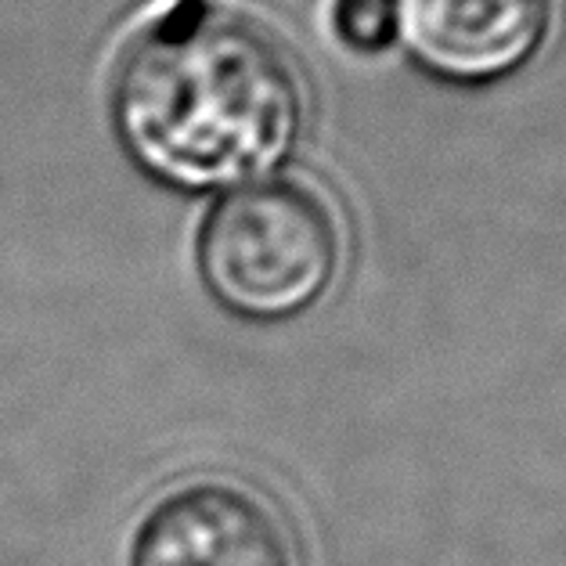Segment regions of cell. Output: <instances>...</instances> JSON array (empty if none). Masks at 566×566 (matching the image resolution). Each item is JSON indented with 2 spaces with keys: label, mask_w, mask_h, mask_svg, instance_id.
I'll use <instances>...</instances> for the list:
<instances>
[{
  "label": "cell",
  "mask_w": 566,
  "mask_h": 566,
  "mask_svg": "<svg viewBox=\"0 0 566 566\" xmlns=\"http://www.w3.org/2000/svg\"><path fill=\"white\" fill-rule=\"evenodd\" d=\"M116 123L148 174L181 188L250 181L296 142L307 91L279 33L188 8L142 33L116 73Z\"/></svg>",
  "instance_id": "1"
},
{
  "label": "cell",
  "mask_w": 566,
  "mask_h": 566,
  "mask_svg": "<svg viewBox=\"0 0 566 566\" xmlns=\"http://www.w3.org/2000/svg\"><path fill=\"white\" fill-rule=\"evenodd\" d=\"M336 213L311 185L271 177L234 188L202 224L199 268L210 293L245 317L307 311L339 268Z\"/></svg>",
  "instance_id": "2"
},
{
  "label": "cell",
  "mask_w": 566,
  "mask_h": 566,
  "mask_svg": "<svg viewBox=\"0 0 566 566\" xmlns=\"http://www.w3.org/2000/svg\"><path fill=\"white\" fill-rule=\"evenodd\" d=\"M559 0H394V30L448 80H494L534 59Z\"/></svg>",
  "instance_id": "3"
},
{
  "label": "cell",
  "mask_w": 566,
  "mask_h": 566,
  "mask_svg": "<svg viewBox=\"0 0 566 566\" xmlns=\"http://www.w3.org/2000/svg\"><path fill=\"white\" fill-rule=\"evenodd\" d=\"M134 566H293V559L264 502L231 483H196L145 520Z\"/></svg>",
  "instance_id": "4"
},
{
  "label": "cell",
  "mask_w": 566,
  "mask_h": 566,
  "mask_svg": "<svg viewBox=\"0 0 566 566\" xmlns=\"http://www.w3.org/2000/svg\"><path fill=\"white\" fill-rule=\"evenodd\" d=\"M333 25L343 44L379 51L394 33V0H336Z\"/></svg>",
  "instance_id": "5"
}]
</instances>
